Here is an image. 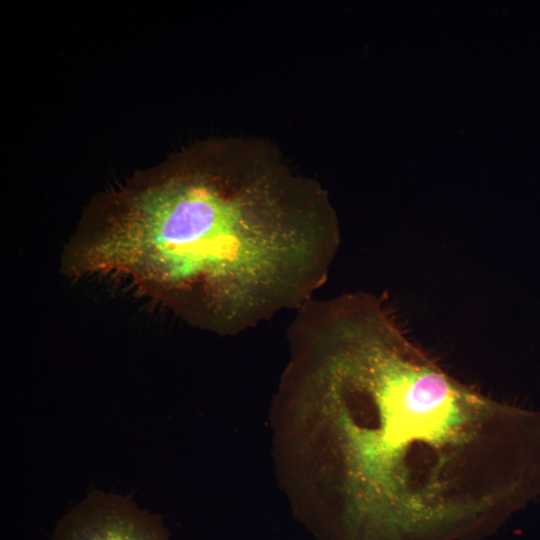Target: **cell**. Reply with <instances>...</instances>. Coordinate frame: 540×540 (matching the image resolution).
<instances>
[{
  "instance_id": "obj_1",
  "label": "cell",
  "mask_w": 540,
  "mask_h": 540,
  "mask_svg": "<svg viewBox=\"0 0 540 540\" xmlns=\"http://www.w3.org/2000/svg\"><path fill=\"white\" fill-rule=\"evenodd\" d=\"M277 470L318 540H481L540 493V414L456 379L367 292L287 332Z\"/></svg>"
},
{
  "instance_id": "obj_2",
  "label": "cell",
  "mask_w": 540,
  "mask_h": 540,
  "mask_svg": "<svg viewBox=\"0 0 540 540\" xmlns=\"http://www.w3.org/2000/svg\"><path fill=\"white\" fill-rule=\"evenodd\" d=\"M325 191L245 145L193 148L94 205L63 254L195 327L237 335L299 309L340 247Z\"/></svg>"
},
{
  "instance_id": "obj_3",
  "label": "cell",
  "mask_w": 540,
  "mask_h": 540,
  "mask_svg": "<svg viewBox=\"0 0 540 540\" xmlns=\"http://www.w3.org/2000/svg\"><path fill=\"white\" fill-rule=\"evenodd\" d=\"M51 540H170L162 520L129 498L93 493L57 524Z\"/></svg>"
}]
</instances>
